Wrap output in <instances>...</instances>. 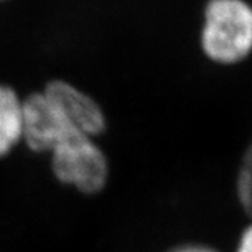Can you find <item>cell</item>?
<instances>
[{
    "mask_svg": "<svg viewBox=\"0 0 252 252\" xmlns=\"http://www.w3.org/2000/svg\"><path fill=\"white\" fill-rule=\"evenodd\" d=\"M200 46L220 64H234L252 52V4L247 0H207Z\"/></svg>",
    "mask_w": 252,
    "mask_h": 252,
    "instance_id": "obj_1",
    "label": "cell"
},
{
    "mask_svg": "<svg viewBox=\"0 0 252 252\" xmlns=\"http://www.w3.org/2000/svg\"><path fill=\"white\" fill-rule=\"evenodd\" d=\"M23 102L11 87L0 83V158L23 142Z\"/></svg>",
    "mask_w": 252,
    "mask_h": 252,
    "instance_id": "obj_5",
    "label": "cell"
},
{
    "mask_svg": "<svg viewBox=\"0 0 252 252\" xmlns=\"http://www.w3.org/2000/svg\"><path fill=\"white\" fill-rule=\"evenodd\" d=\"M77 133L80 132L70 125L44 91L24 99L23 142L31 150L49 154L56 146Z\"/></svg>",
    "mask_w": 252,
    "mask_h": 252,
    "instance_id": "obj_3",
    "label": "cell"
},
{
    "mask_svg": "<svg viewBox=\"0 0 252 252\" xmlns=\"http://www.w3.org/2000/svg\"><path fill=\"white\" fill-rule=\"evenodd\" d=\"M170 252H217L213 248H209L205 245H184V247H178L174 248Z\"/></svg>",
    "mask_w": 252,
    "mask_h": 252,
    "instance_id": "obj_8",
    "label": "cell"
},
{
    "mask_svg": "<svg viewBox=\"0 0 252 252\" xmlns=\"http://www.w3.org/2000/svg\"><path fill=\"white\" fill-rule=\"evenodd\" d=\"M237 252H252V225H250L241 235Z\"/></svg>",
    "mask_w": 252,
    "mask_h": 252,
    "instance_id": "obj_7",
    "label": "cell"
},
{
    "mask_svg": "<svg viewBox=\"0 0 252 252\" xmlns=\"http://www.w3.org/2000/svg\"><path fill=\"white\" fill-rule=\"evenodd\" d=\"M54 175L83 193H97L108 181V160L94 137L70 136L51 152Z\"/></svg>",
    "mask_w": 252,
    "mask_h": 252,
    "instance_id": "obj_2",
    "label": "cell"
},
{
    "mask_svg": "<svg viewBox=\"0 0 252 252\" xmlns=\"http://www.w3.org/2000/svg\"><path fill=\"white\" fill-rule=\"evenodd\" d=\"M42 91L80 133L95 137L104 132L107 126L104 111L98 102L84 91L63 80L48 83Z\"/></svg>",
    "mask_w": 252,
    "mask_h": 252,
    "instance_id": "obj_4",
    "label": "cell"
},
{
    "mask_svg": "<svg viewBox=\"0 0 252 252\" xmlns=\"http://www.w3.org/2000/svg\"><path fill=\"white\" fill-rule=\"evenodd\" d=\"M237 193L241 206L252 219V142L245 150L237 177Z\"/></svg>",
    "mask_w": 252,
    "mask_h": 252,
    "instance_id": "obj_6",
    "label": "cell"
}]
</instances>
